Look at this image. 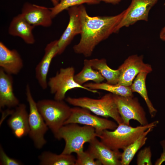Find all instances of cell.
<instances>
[{
  "instance_id": "cell-1",
  "label": "cell",
  "mask_w": 165,
  "mask_h": 165,
  "mask_svg": "<svg viewBox=\"0 0 165 165\" xmlns=\"http://www.w3.org/2000/svg\"><path fill=\"white\" fill-rule=\"evenodd\" d=\"M79 7L82 31L79 42L73 46V50L75 53L88 57L92 55L97 45L115 33L125 11L115 16H91L83 5Z\"/></svg>"
},
{
  "instance_id": "cell-2",
  "label": "cell",
  "mask_w": 165,
  "mask_h": 165,
  "mask_svg": "<svg viewBox=\"0 0 165 165\" xmlns=\"http://www.w3.org/2000/svg\"><path fill=\"white\" fill-rule=\"evenodd\" d=\"M159 123L158 120L149 123L145 125L133 127L122 123L112 131L104 130L98 136L100 140L113 150H123L138 139L151 127H155Z\"/></svg>"
},
{
  "instance_id": "cell-3",
  "label": "cell",
  "mask_w": 165,
  "mask_h": 165,
  "mask_svg": "<svg viewBox=\"0 0 165 165\" xmlns=\"http://www.w3.org/2000/svg\"><path fill=\"white\" fill-rule=\"evenodd\" d=\"M96 137L97 134L93 127L72 123L63 125L56 138L59 140L62 139L64 141L65 146L61 153L71 154L72 153L77 154L84 151V144L90 142Z\"/></svg>"
},
{
  "instance_id": "cell-4",
  "label": "cell",
  "mask_w": 165,
  "mask_h": 165,
  "mask_svg": "<svg viewBox=\"0 0 165 165\" xmlns=\"http://www.w3.org/2000/svg\"><path fill=\"white\" fill-rule=\"evenodd\" d=\"M65 100L71 105L87 109L97 116L111 118L118 124L123 123L113 94L111 93L106 94L99 99L87 97L76 98L68 97Z\"/></svg>"
},
{
  "instance_id": "cell-5",
  "label": "cell",
  "mask_w": 165,
  "mask_h": 165,
  "mask_svg": "<svg viewBox=\"0 0 165 165\" xmlns=\"http://www.w3.org/2000/svg\"><path fill=\"white\" fill-rule=\"evenodd\" d=\"M37 105L46 124L56 138L59 130L70 117L72 108L64 100L55 99L40 100Z\"/></svg>"
},
{
  "instance_id": "cell-6",
  "label": "cell",
  "mask_w": 165,
  "mask_h": 165,
  "mask_svg": "<svg viewBox=\"0 0 165 165\" xmlns=\"http://www.w3.org/2000/svg\"><path fill=\"white\" fill-rule=\"evenodd\" d=\"M75 72L72 66L61 68L54 76L49 79L48 86L50 93L54 95V99L64 100L66 93L75 88L83 89L94 93L98 92L97 90H91L76 82L74 79Z\"/></svg>"
},
{
  "instance_id": "cell-7",
  "label": "cell",
  "mask_w": 165,
  "mask_h": 165,
  "mask_svg": "<svg viewBox=\"0 0 165 165\" xmlns=\"http://www.w3.org/2000/svg\"><path fill=\"white\" fill-rule=\"evenodd\" d=\"M26 94L29 107L28 135L35 147L40 149L46 143L44 135L49 128L38 110L37 102L35 101L32 97L28 84L26 86Z\"/></svg>"
},
{
  "instance_id": "cell-8",
  "label": "cell",
  "mask_w": 165,
  "mask_h": 165,
  "mask_svg": "<svg viewBox=\"0 0 165 165\" xmlns=\"http://www.w3.org/2000/svg\"><path fill=\"white\" fill-rule=\"evenodd\" d=\"M72 123L93 127L95 130L97 137L104 130H114L118 125L116 122L93 115L87 109L79 107L72 108L71 115L64 125Z\"/></svg>"
},
{
  "instance_id": "cell-9",
  "label": "cell",
  "mask_w": 165,
  "mask_h": 165,
  "mask_svg": "<svg viewBox=\"0 0 165 165\" xmlns=\"http://www.w3.org/2000/svg\"><path fill=\"white\" fill-rule=\"evenodd\" d=\"M113 96L123 123L130 125V121L133 119L138 122L141 125L149 123L145 112L137 97L114 94Z\"/></svg>"
},
{
  "instance_id": "cell-10",
  "label": "cell",
  "mask_w": 165,
  "mask_h": 165,
  "mask_svg": "<svg viewBox=\"0 0 165 165\" xmlns=\"http://www.w3.org/2000/svg\"><path fill=\"white\" fill-rule=\"evenodd\" d=\"M159 0H131L129 7L125 10L124 15L116 27L115 33L123 27H128L138 21H147L149 12Z\"/></svg>"
},
{
  "instance_id": "cell-11",
  "label": "cell",
  "mask_w": 165,
  "mask_h": 165,
  "mask_svg": "<svg viewBox=\"0 0 165 165\" xmlns=\"http://www.w3.org/2000/svg\"><path fill=\"white\" fill-rule=\"evenodd\" d=\"M143 59V55L137 54L128 57L118 68L120 71V76L117 84L130 86L135 77L140 73H151L152 70L151 66L145 63Z\"/></svg>"
},
{
  "instance_id": "cell-12",
  "label": "cell",
  "mask_w": 165,
  "mask_h": 165,
  "mask_svg": "<svg viewBox=\"0 0 165 165\" xmlns=\"http://www.w3.org/2000/svg\"><path fill=\"white\" fill-rule=\"evenodd\" d=\"M69 21L64 31L58 40V54H61L64 51L76 35L81 34L82 25L79 6L68 8Z\"/></svg>"
},
{
  "instance_id": "cell-13",
  "label": "cell",
  "mask_w": 165,
  "mask_h": 165,
  "mask_svg": "<svg viewBox=\"0 0 165 165\" xmlns=\"http://www.w3.org/2000/svg\"><path fill=\"white\" fill-rule=\"evenodd\" d=\"M21 14L30 24L34 26H50L53 19L50 8L27 2L23 6Z\"/></svg>"
},
{
  "instance_id": "cell-14",
  "label": "cell",
  "mask_w": 165,
  "mask_h": 165,
  "mask_svg": "<svg viewBox=\"0 0 165 165\" xmlns=\"http://www.w3.org/2000/svg\"><path fill=\"white\" fill-rule=\"evenodd\" d=\"M97 137L89 143L87 150L94 158L99 161L103 165H121V153L119 150L112 149Z\"/></svg>"
},
{
  "instance_id": "cell-15",
  "label": "cell",
  "mask_w": 165,
  "mask_h": 165,
  "mask_svg": "<svg viewBox=\"0 0 165 165\" xmlns=\"http://www.w3.org/2000/svg\"><path fill=\"white\" fill-rule=\"evenodd\" d=\"M28 117L27 107L24 104H20L13 110L7 123L16 137L20 138L28 134Z\"/></svg>"
},
{
  "instance_id": "cell-16",
  "label": "cell",
  "mask_w": 165,
  "mask_h": 165,
  "mask_svg": "<svg viewBox=\"0 0 165 165\" xmlns=\"http://www.w3.org/2000/svg\"><path fill=\"white\" fill-rule=\"evenodd\" d=\"M58 53V40L49 43L45 49L44 55L35 68L36 78L38 84L43 90L48 87L47 75L53 58Z\"/></svg>"
},
{
  "instance_id": "cell-17",
  "label": "cell",
  "mask_w": 165,
  "mask_h": 165,
  "mask_svg": "<svg viewBox=\"0 0 165 165\" xmlns=\"http://www.w3.org/2000/svg\"><path fill=\"white\" fill-rule=\"evenodd\" d=\"M23 60L15 50H10L2 42H0V67L6 73L18 74L23 67Z\"/></svg>"
},
{
  "instance_id": "cell-18",
  "label": "cell",
  "mask_w": 165,
  "mask_h": 165,
  "mask_svg": "<svg viewBox=\"0 0 165 165\" xmlns=\"http://www.w3.org/2000/svg\"><path fill=\"white\" fill-rule=\"evenodd\" d=\"M11 75L0 68V108H15L20 103L13 92Z\"/></svg>"
},
{
  "instance_id": "cell-19",
  "label": "cell",
  "mask_w": 165,
  "mask_h": 165,
  "mask_svg": "<svg viewBox=\"0 0 165 165\" xmlns=\"http://www.w3.org/2000/svg\"><path fill=\"white\" fill-rule=\"evenodd\" d=\"M35 27L28 22L20 14L12 20L9 27L8 32L12 36L21 38L28 44H32L35 42L32 33Z\"/></svg>"
},
{
  "instance_id": "cell-20",
  "label": "cell",
  "mask_w": 165,
  "mask_h": 165,
  "mask_svg": "<svg viewBox=\"0 0 165 165\" xmlns=\"http://www.w3.org/2000/svg\"><path fill=\"white\" fill-rule=\"evenodd\" d=\"M148 74L145 72L139 73L130 87L133 92H137L142 97L146 104L151 118H154L156 114L157 110L154 107L148 96L145 83Z\"/></svg>"
},
{
  "instance_id": "cell-21",
  "label": "cell",
  "mask_w": 165,
  "mask_h": 165,
  "mask_svg": "<svg viewBox=\"0 0 165 165\" xmlns=\"http://www.w3.org/2000/svg\"><path fill=\"white\" fill-rule=\"evenodd\" d=\"M92 68L98 71L106 80V82L111 84L118 83L120 76V71L118 69H113L107 65L105 58H94L89 60Z\"/></svg>"
},
{
  "instance_id": "cell-22",
  "label": "cell",
  "mask_w": 165,
  "mask_h": 165,
  "mask_svg": "<svg viewBox=\"0 0 165 165\" xmlns=\"http://www.w3.org/2000/svg\"><path fill=\"white\" fill-rule=\"evenodd\" d=\"M41 165H75L76 158L71 154L43 152L38 157Z\"/></svg>"
},
{
  "instance_id": "cell-23",
  "label": "cell",
  "mask_w": 165,
  "mask_h": 165,
  "mask_svg": "<svg viewBox=\"0 0 165 165\" xmlns=\"http://www.w3.org/2000/svg\"><path fill=\"white\" fill-rule=\"evenodd\" d=\"M154 127H151L145 131L135 141L123 150L121 158V165H129L137 152L145 144L147 135L152 131Z\"/></svg>"
},
{
  "instance_id": "cell-24",
  "label": "cell",
  "mask_w": 165,
  "mask_h": 165,
  "mask_svg": "<svg viewBox=\"0 0 165 165\" xmlns=\"http://www.w3.org/2000/svg\"><path fill=\"white\" fill-rule=\"evenodd\" d=\"M74 79L76 82L81 85H83L89 81L99 83L102 82L105 79L98 71L92 68L89 60L86 59L84 61L82 69L75 75Z\"/></svg>"
},
{
  "instance_id": "cell-25",
  "label": "cell",
  "mask_w": 165,
  "mask_h": 165,
  "mask_svg": "<svg viewBox=\"0 0 165 165\" xmlns=\"http://www.w3.org/2000/svg\"><path fill=\"white\" fill-rule=\"evenodd\" d=\"M85 87L92 90H102L108 91L113 94L123 97L133 96L130 86L118 84H111L107 82L99 83L90 82L84 84Z\"/></svg>"
},
{
  "instance_id": "cell-26",
  "label": "cell",
  "mask_w": 165,
  "mask_h": 165,
  "mask_svg": "<svg viewBox=\"0 0 165 165\" xmlns=\"http://www.w3.org/2000/svg\"><path fill=\"white\" fill-rule=\"evenodd\" d=\"M100 3L97 0H60L57 4L50 9L53 19L60 13L70 7L79 6L85 3L95 5Z\"/></svg>"
},
{
  "instance_id": "cell-27",
  "label": "cell",
  "mask_w": 165,
  "mask_h": 165,
  "mask_svg": "<svg viewBox=\"0 0 165 165\" xmlns=\"http://www.w3.org/2000/svg\"><path fill=\"white\" fill-rule=\"evenodd\" d=\"M77 154L75 165H101V163L93 157L87 150Z\"/></svg>"
},
{
  "instance_id": "cell-28",
  "label": "cell",
  "mask_w": 165,
  "mask_h": 165,
  "mask_svg": "<svg viewBox=\"0 0 165 165\" xmlns=\"http://www.w3.org/2000/svg\"><path fill=\"white\" fill-rule=\"evenodd\" d=\"M152 153L150 147H145L139 151L137 155L138 165H152Z\"/></svg>"
},
{
  "instance_id": "cell-29",
  "label": "cell",
  "mask_w": 165,
  "mask_h": 165,
  "mask_svg": "<svg viewBox=\"0 0 165 165\" xmlns=\"http://www.w3.org/2000/svg\"><path fill=\"white\" fill-rule=\"evenodd\" d=\"M0 164L2 165H20V161L8 156L5 152L2 146H0Z\"/></svg>"
},
{
  "instance_id": "cell-30",
  "label": "cell",
  "mask_w": 165,
  "mask_h": 165,
  "mask_svg": "<svg viewBox=\"0 0 165 165\" xmlns=\"http://www.w3.org/2000/svg\"><path fill=\"white\" fill-rule=\"evenodd\" d=\"M160 144L162 148L163 151L160 157L155 161V165H160L165 161V138L160 142Z\"/></svg>"
},
{
  "instance_id": "cell-31",
  "label": "cell",
  "mask_w": 165,
  "mask_h": 165,
  "mask_svg": "<svg viewBox=\"0 0 165 165\" xmlns=\"http://www.w3.org/2000/svg\"><path fill=\"white\" fill-rule=\"evenodd\" d=\"M99 2H103L106 3L111 4L113 5L118 4L121 2L122 0H97Z\"/></svg>"
},
{
  "instance_id": "cell-32",
  "label": "cell",
  "mask_w": 165,
  "mask_h": 165,
  "mask_svg": "<svg viewBox=\"0 0 165 165\" xmlns=\"http://www.w3.org/2000/svg\"><path fill=\"white\" fill-rule=\"evenodd\" d=\"M160 39L163 41H165V26L161 29L160 34Z\"/></svg>"
},
{
  "instance_id": "cell-33",
  "label": "cell",
  "mask_w": 165,
  "mask_h": 165,
  "mask_svg": "<svg viewBox=\"0 0 165 165\" xmlns=\"http://www.w3.org/2000/svg\"><path fill=\"white\" fill-rule=\"evenodd\" d=\"M51 1L54 6L56 5L59 2L57 0H51Z\"/></svg>"
},
{
  "instance_id": "cell-34",
  "label": "cell",
  "mask_w": 165,
  "mask_h": 165,
  "mask_svg": "<svg viewBox=\"0 0 165 165\" xmlns=\"http://www.w3.org/2000/svg\"><path fill=\"white\" fill-rule=\"evenodd\" d=\"M57 0L59 2L60 0Z\"/></svg>"
},
{
  "instance_id": "cell-35",
  "label": "cell",
  "mask_w": 165,
  "mask_h": 165,
  "mask_svg": "<svg viewBox=\"0 0 165 165\" xmlns=\"http://www.w3.org/2000/svg\"><path fill=\"white\" fill-rule=\"evenodd\" d=\"M164 4L165 5V3H164Z\"/></svg>"
}]
</instances>
